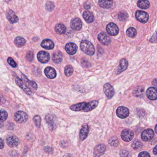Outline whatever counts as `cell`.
Wrapping results in <instances>:
<instances>
[{
  "instance_id": "6da1fadb",
  "label": "cell",
  "mask_w": 157,
  "mask_h": 157,
  "mask_svg": "<svg viewBox=\"0 0 157 157\" xmlns=\"http://www.w3.org/2000/svg\"><path fill=\"white\" fill-rule=\"evenodd\" d=\"M80 48L81 51L89 56H92L94 54L95 49L93 44L89 41L83 40L80 43Z\"/></svg>"
},
{
  "instance_id": "7a4b0ae2",
  "label": "cell",
  "mask_w": 157,
  "mask_h": 157,
  "mask_svg": "<svg viewBox=\"0 0 157 157\" xmlns=\"http://www.w3.org/2000/svg\"><path fill=\"white\" fill-rule=\"evenodd\" d=\"M106 146L104 144H99L95 147L93 150V157H101L104 154Z\"/></svg>"
},
{
  "instance_id": "3957f363",
  "label": "cell",
  "mask_w": 157,
  "mask_h": 157,
  "mask_svg": "<svg viewBox=\"0 0 157 157\" xmlns=\"http://www.w3.org/2000/svg\"><path fill=\"white\" fill-rule=\"evenodd\" d=\"M14 120L18 123H23L28 120V116L26 112L19 111L14 115Z\"/></svg>"
},
{
  "instance_id": "277c9868",
  "label": "cell",
  "mask_w": 157,
  "mask_h": 157,
  "mask_svg": "<svg viewBox=\"0 0 157 157\" xmlns=\"http://www.w3.org/2000/svg\"><path fill=\"white\" fill-rule=\"evenodd\" d=\"M135 16L137 20L142 23H146L149 19L148 13L142 11H137Z\"/></svg>"
},
{
  "instance_id": "5b68a950",
  "label": "cell",
  "mask_w": 157,
  "mask_h": 157,
  "mask_svg": "<svg viewBox=\"0 0 157 157\" xmlns=\"http://www.w3.org/2000/svg\"><path fill=\"white\" fill-rule=\"evenodd\" d=\"M121 137L125 142H129L134 137V133L132 131L129 129H125L121 133Z\"/></svg>"
},
{
  "instance_id": "8992f818",
  "label": "cell",
  "mask_w": 157,
  "mask_h": 157,
  "mask_svg": "<svg viewBox=\"0 0 157 157\" xmlns=\"http://www.w3.org/2000/svg\"><path fill=\"white\" fill-rule=\"evenodd\" d=\"M98 40L102 44L104 45H108L110 43L111 38L107 34L104 32H102L98 35Z\"/></svg>"
},
{
  "instance_id": "52a82bcc",
  "label": "cell",
  "mask_w": 157,
  "mask_h": 157,
  "mask_svg": "<svg viewBox=\"0 0 157 157\" xmlns=\"http://www.w3.org/2000/svg\"><path fill=\"white\" fill-rule=\"evenodd\" d=\"M37 59L38 61L41 63L46 64L50 60V54L47 52L40 51L37 54Z\"/></svg>"
},
{
  "instance_id": "ba28073f",
  "label": "cell",
  "mask_w": 157,
  "mask_h": 157,
  "mask_svg": "<svg viewBox=\"0 0 157 157\" xmlns=\"http://www.w3.org/2000/svg\"><path fill=\"white\" fill-rule=\"evenodd\" d=\"M106 30L109 35L112 36H116L119 31L117 26L113 23H110L107 26Z\"/></svg>"
},
{
  "instance_id": "9c48e42d",
  "label": "cell",
  "mask_w": 157,
  "mask_h": 157,
  "mask_svg": "<svg viewBox=\"0 0 157 157\" xmlns=\"http://www.w3.org/2000/svg\"><path fill=\"white\" fill-rule=\"evenodd\" d=\"M116 114L118 117L120 119H125L129 115V110L125 107H120L117 110Z\"/></svg>"
},
{
  "instance_id": "30bf717a",
  "label": "cell",
  "mask_w": 157,
  "mask_h": 157,
  "mask_svg": "<svg viewBox=\"0 0 157 157\" xmlns=\"http://www.w3.org/2000/svg\"><path fill=\"white\" fill-rule=\"evenodd\" d=\"M15 82L28 95H31L32 94L31 90L29 89V87L26 84V83L23 82L18 77H17L15 79Z\"/></svg>"
},
{
  "instance_id": "8fae6325",
  "label": "cell",
  "mask_w": 157,
  "mask_h": 157,
  "mask_svg": "<svg viewBox=\"0 0 157 157\" xmlns=\"http://www.w3.org/2000/svg\"><path fill=\"white\" fill-rule=\"evenodd\" d=\"M104 91L107 97L109 99H112L115 95V90L109 83H106L104 85Z\"/></svg>"
},
{
  "instance_id": "7c38bea8",
  "label": "cell",
  "mask_w": 157,
  "mask_h": 157,
  "mask_svg": "<svg viewBox=\"0 0 157 157\" xmlns=\"http://www.w3.org/2000/svg\"><path fill=\"white\" fill-rule=\"evenodd\" d=\"M89 132V127L87 124H85L82 126L79 133V138L81 141L85 140Z\"/></svg>"
},
{
  "instance_id": "4fadbf2b",
  "label": "cell",
  "mask_w": 157,
  "mask_h": 157,
  "mask_svg": "<svg viewBox=\"0 0 157 157\" xmlns=\"http://www.w3.org/2000/svg\"><path fill=\"white\" fill-rule=\"evenodd\" d=\"M6 15L7 20L12 24L16 23L18 21V18L17 16L16 15L15 12L11 9H9L7 11Z\"/></svg>"
},
{
  "instance_id": "5bb4252c",
  "label": "cell",
  "mask_w": 157,
  "mask_h": 157,
  "mask_svg": "<svg viewBox=\"0 0 157 157\" xmlns=\"http://www.w3.org/2000/svg\"><path fill=\"white\" fill-rule=\"evenodd\" d=\"M154 133L153 130L148 129L143 131L142 134V138L145 142L149 141L154 137Z\"/></svg>"
},
{
  "instance_id": "9a60e30c",
  "label": "cell",
  "mask_w": 157,
  "mask_h": 157,
  "mask_svg": "<svg viewBox=\"0 0 157 157\" xmlns=\"http://www.w3.org/2000/svg\"><path fill=\"white\" fill-rule=\"evenodd\" d=\"M146 96L151 100H155L157 99V89L155 87H151L148 88L146 91Z\"/></svg>"
},
{
  "instance_id": "2e32d148",
  "label": "cell",
  "mask_w": 157,
  "mask_h": 157,
  "mask_svg": "<svg viewBox=\"0 0 157 157\" xmlns=\"http://www.w3.org/2000/svg\"><path fill=\"white\" fill-rule=\"evenodd\" d=\"M70 26L74 31H79L82 26V23L80 18H74L72 19L70 23Z\"/></svg>"
},
{
  "instance_id": "e0dca14e",
  "label": "cell",
  "mask_w": 157,
  "mask_h": 157,
  "mask_svg": "<svg viewBox=\"0 0 157 157\" xmlns=\"http://www.w3.org/2000/svg\"><path fill=\"white\" fill-rule=\"evenodd\" d=\"M6 142L7 145L11 148H15L17 147L19 143L18 138L14 136H11L7 137Z\"/></svg>"
},
{
  "instance_id": "ac0fdd59",
  "label": "cell",
  "mask_w": 157,
  "mask_h": 157,
  "mask_svg": "<svg viewBox=\"0 0 157 157\" xmlns=\"http://www.w3.org/2000/svg\"><path fill=\"white\" fill-rule=\"evenodd\" d=\"M65 49L66 52L69 55H74L77 52L78 47L74 43H69L66 44Z\"/></svg>"
},
{
  "instance_id": "d6986e66",
  "label": "cell",
  "mask_w": 157,
  "mask_h": 157,
  "mask_svg": "<svg viewBox=\"0 0 157 157\" xmlns=\"http://www.w3.org/2000/svg\"><path fill=\"white\" fill-rule=\"evenodd\" d=\"M44 73L46 76L51 79H54L57 76L56 70L51 67H47L44 70Z\"/></svg>"
},
{
  "instance_id": "ffe728a7",
  "label": "cell",
  "mask_w": 157,
  "mask_h": 157,
  "mask_svg": "<svg viewBox=\"0 0 157 157\" xmlns=\"http://www.w3.org/2000/svg\"><path fill=\"white\" fill-rule=\"evenodd\" d=\"M41 46L47 50H52L54 47V44L52 40L47 39L42 42Z\"/></svg>"
},
{
  "instance_id": "44dd1931",
  "label": "cell",
  "mask_w": 157,
  "mask_h": 157,
  "mask_svg": "<svg viewBox=\"0 0 157 157\" xmlns=\"http://www.w3.org/2000/svg\"><path fill=\"white\" fill-rule=\"evenodd\" d=\"M46 120L47 124L52 130H54L56 128V125L55 124V119L52 115H47L46 116Z\"/></svg>"
},
{
  "instance_id": "7402d4cb",
  "label": "cell",
  "mask_w": 157,
  "mask_h": 157,
  "mask_svg": "<svg viewBox=\"0 0 157 157\" xmlns=\"http://www.w3.org/2000/svg\"><path fill=\"white\" fill-rule=\"evenodd\" d=\"M99 104V102L97 101H92L91 102L86 104L85 108L83 110V111L85 112L91 111L94 109H95Z\"/></svg>"
},
{
  "instance_id": "603a6c76",
  "label": "cell",
  "mask_w": 157,
  "mask_h": 157,
  "mask_svg": "<svg viewBox=\"0 0 157 157\" xmlns=\"http://www.w3.org/2000/svg\"><path fill=\"white\" fill-rule=\"evenodd\" d=\"M63 54L59 51H56L53 54V60L57 64H60L63 60Z\"/></svg>"
},
{
  "instance_id": "cb8c5ba5",
  "label": "cell",
  "mask_w": 157,
  "mask_h": 157,
  "mask_svg": "<svg viewBox=\"0 0 157 157\" xmlns=\"http://www.w3.org/2000/svg\"><path fill=\"white\" fill-rule=\"evenodd\" d=\"M128 63L126 59H122L120 61V66L117 70V74H119L126 70L128 67Z\"/></svg>"
},
{
  "instance_id": "d4e9b609",
  "label": "cell",
  "mask_w": 157,
  "mask_h": 157,
  "mask_svg": "<svg viewBox=\"0 0 157 157\" xmlns=\"http://www.w3.org/2000/svg\"><path fill=\"white\" fill-rule=\"evenodd\" d=\"M99 3L101 7L108 9L112 7L113 1L112 0H99Z\"/></svg>"
},
{
  "instance_id": "484cf974",
  "label": "cell",
  "mask_w": 157,
  "mask_h": 157,
  "mask_svg": "<svg viewBox=\"0 0 157 157\" xmlns=\"http://www.w3.org/2000/svg\"><path fill=\"white\" fill-rule=\"evenodd\" d=\"M86 104L87 103L86 102H83L73 105L70 107V110H72V111H83V110L85 108Z\"/></svg>"
},
{
  "instance_id": "4316f807",
  "label": "cell",
  "mask_w": 157,
  "mask_h": 157,
  "mask_svg": "<svg viewBox=\"0 0 157 157\" xmlns=\"http://www.w3.org/2000/svg\"><path fill=\"white\" fill-rule=\"evenodd\" d=\"M83 18L88 23L93 22L94 20V18L93 13L89 11H85L83 14Z\"/></svg>"
},
{
  "instance_id": "83f0119b",
  "label": "cell",
  "mask_w": 157,
  "mask_h": 157,
  "mask_svg": "<svg viewBox=\"0 0 157 157\" xmlns=\"http://www.w3.org/2000/svg\"><path fill=\"white\" fill-rule=\"evenodd\" d=\"M21 77L22 78L23 80L25 82V83L27 84L28 85L31 86L32 88H33L34 89H37L38 86L37 85L35 81H32V80H29L28 79L27 77L23 74H22Z\"/></svg>"
},
{
  "instance_id": "f1b7e54d",
  "label": "cell",
  "mask_w": 157,
  "mask_h": 157,
  "mask_svg": "<svg viewBox=\"0 0 157 157\" xmlns=\"http://www.w3.org/2000/svg\"><path fill=\"white\" fill-rule=\"evenodd\" d=\"M55 30L56 32L58 34L63 35V34H64L66 32V27L64 24L59 23L55 26Z\"/></svg>"
},
{
  "instance_id": "f546056e",
  "label": "cell",
  "mask_w": 157,
  "mask_h": 157,
  "mask_svg": "<svg viewBox=\"0 0 157 157\" xmlns=\"http://www.w3.org/2000/svg\"><path fill=\"white\" fill-rule=\"evenodd\" d=\"M14 42L17 47H21L25 45L26 41L22 37H18L15 39Z\"/></svg>"
},
{
  "instance_id": "4dcf8cb0",
  "label": "cell",
  "mask_w": 157,
  "mask_h": 157,
  "mask_svg": "<svg viewBox=\"0 0 157 157\" xmlns=\"http://www.w3.org/2000/svg\"><path fill=\"white\" fill-rule=\"evenodd\" d=\"M137 6L141 9H147L150 7V3L148 0H139L137 2Z\"/></svg>"
},
{
  "instance_id": "1f68e13d",
  "label": "cell",
  "mask_w": 157,
  "mask_h": 157,
  "mask_svg": "<svg viewBox=\"0 0 157 157\" xmlns=\"http://www.w3.org/2000/svg\"><path fill=\"white\" fill-rule=\"evenodd\" d=\"M144 91V88L142 86H137L134 89L133 94L136 97H140L143 94Z\"/></svg>"
},
{
  "instance_id": "d6a6232c",
  "label": "cell",
  "mask_w": 157,
  "mask_h": 157,
  "mask_svg": "<svg viewBox=\"0 0 157 157\" xmlns=\"http://www.w3.org/2000/svg\"><path fill=\"white\" fill-rule=\"evenodd\" d=\"M108 143L110 146L112 147H117L119 146V141L116 137H112L109 139Z\"/></svg>"
},
{
  "instance_id": "836d02e7",
  "label": "cell",
  "mask_w": 157,
  "mask_h": 157,
  "mask_svg": "<svg viewBox=\"0 0 157 157\" xmlns=\"http://www.w3.org/2000/svg\"><path fill=\"white\" fill-rule=\"evenodd\" d=\"M131 147L134 150H139L142 148V144L140 140H135L132 143Z\"/></svg>"
},
{
  "instance_id": "e575fe53",
  "label": "cell",
  "mask_w": 157,
  "mask_h": 157,
  "mask_svg": "<svg viewBox=\"0 0 157 157\" xmlns=\"http://www.w3.org/2000/svg\"><path fill=\"white\" fill-rule=\"evenodd\" d=\"M137 30L134 28L130 27L127 29L126 34L128 37L131 38H134L137 35Z\"/></svg>"
},
{
  "instance_id": "d590c367",
  "label": "cell",
  "mask_w": 157,
  "mask_h": 157,
  "mask_svg": "<svg viewBox=\"0 0 157 157\" xmlns=\"http://www.w3.org/2000/svg\"><path fill=\"white\" fill-rule=\"evenodd\" d=\"M74 69L71 65H67L64 69V73L67 77H70L73 74Z\"/></svg>"
},
{
  "instance_id": "8d00e7d4",
  "label": "cell",
  "mask_w": 157,
  "mask_h": 157,
  "mask_svg": "<svg viewBox=\"0 0 157 157\" xmlns=\"http://www.w3.org/2000/svg\"><path fill=\"white\" fill-rule=\"evenodd\" d=\"M33 120L37 128H40L41 126V123H42V119H41V116L38 115H37L34 117Z\"/></svg>"
},
{
  "instance_id": "74e56055",
  "label": "cell",
  "mask_w": 157,
  "mask_h": 157,
  "mask_svg": "<svg viewBox=\"0 0 157 157\" xmlns=\"http://www.w3.org/2000/svg\"><path fill=\"white\" fill-rule=\"evenodd\" d=\"M128 14L125 11H121L118 14V18L120 21H125L128 18Z\"/></svg>"
},
{
  "instance_id": "f35d334b",
  "label": "cell",
  "mask_w": 157,
  "mask_h": 157,
  "mask_svg": "<svg viewBox=\"0 0 157 157\" xmlns=\"http://www.w3.org/2000/svg\"><path fill=\"white\" fill-rule=\"evenodd\" d=\"M8 117V114L7 112L5 110H1L0 112V120L5 121Z\"/></svg>"
},
{
  "instance_id": "ab89813d",
  "label": "cell",
  "mask_w": 157,
  "mask_h": 157,
  "mask_svg": "<svg viewBox=\"0 0 157 157\" xmlns=\"http://www.w3.org/2000/svg\"><path fill=\"white\" fill-rule=\"evenodd\" d=\"M120 157H130L131 154L128 150L123 149L120 151Z\"/></svg>"
},
{
  "instance_id": "60d3db41",
  "label": "cell",
  "mask_w": 157,
  "mask_h": 157,
  "mask_svg": "<svg viewBox=\"0 0 157 157\" xmlns=\"http://www.w3.org/2000/svg\"><path fill=\"white\" fill-rule=\"evenodd\" d=\"M46 9L48 11H52L55 8V5L53 2L51 1H48L46 5Z\"/></svg>"
},
{
  "instance_id": "b9f144b4",
  "label": "cell",
  "mask_w": 157,
  "mask_h": 157,
  "mask_svg": "<svg viewBox=\"0 0 157 157\" xmlns=\"http://www.w3.org/2000/svg\"><path fill=\"white\" fill-rule=\"evenodd\" d=\"M34 57V53L31 51H29L27 54L26 58L27 61H29V62H31L33 60Z\"/></svg>"
},
{
  "instance_id": "7bdbcfd3",
  "label": "cell",
  "mask_w": 157,
  "mask_h": 157,
  "mask_svg": "<svg viewBox=\"0 0 157 157\" xmlns=\"http://www.w3.org/2000/svg\"><path fill=\"white\" fill-rule=\"evenodd\" d=\"M7 62L9 64V65H10L12 67V68H16L17 66V64L16 63L14 60H13L12 58H8L7 59Z\"/></svg>"
},
{
  "instance_id": "ee69618b",
  "label": "cell",
  "mask_w": 157,
  "mask_h": 157,
  "mask_svg": "<svg viewBox=\"0 0 157 157\" xmlns=\"http://www.w3.org/2000/svg\"><path fill=\"white\" fill-rule=\"evenodd\" d=\"M44 150L46 153H53V149L50 146H46L44 147Z\"/></svg>"
},
{
  "instance_id": "f6af8a7d",
  "label": "cell",
  "mask_w": 157,
  "mask_h": 157,
  "mask_svg": "<svg viewBox=\"0 0 157 157\" xmlns=\"http://www.w3.org/2000/svg\"><path fill=\"white\" fill-rule=\"evenodd\" d=\"M81 64L84 67H86V68L89 67L90 65L89 62H88L86 59H84L81 60Z\"/></svg>"
},
{
  "instance_id": "bcb514c9",
  "label": "cell",
  "mask_w": 157,
  "mask_h": 157,
  "mask_svg": "<svg viewBox=\"0 0 157 157\" xmlns=\"http://www.w3.org/2000/svg\"><path fill=\"white\" fill-rule=\"evenodd\" d=\"M138 157H150V155L148 153L144 151L140 153L138 155Z\"/></svg>"
},
{
  "instance_id": "7dc6e473",
  "label": "cell",
  "mask_w": 157,
  "mask_h": 157,
  "mask_svg": "<svg viewBox=\"0 0 157 157\" xmlns=\"http://www.w3.org/2000/svg\"><path fill=\"white\" fill-rule=\"evenodd\" d=\"M60 145L63 148H65L68 146V142L66 141H62L60 142Z\"/></svg>"
},
{
  "instance_id": "c3c4849f",
  "label": "cell",
  "mask_w": 157,
  "mask_h": 157,
  "mask_svg": "<svg viewBox=\"0 0 157 157\" xmlns=\"http://www.w3.org/2000/svg\"><path fill=\"white\" fill-rule=\"evenodd\" d=\"M4 142L3 139L0 138V149H2L4 148Z\"/></svg>"
},
{
  "instance_id": "681fc988",
  "label": "cell",
  "mask_w": 157,
  "mask_h": 157,
  "mask_svg": "<svg viewBox=\"0 0 157 157\" xmlns=\"http://www.w3.org/2000/svg\"><path fill=\"white\" fill-rule=\"evenodd\" d=\"M152 84L154 85V86H156L157 87V79H155L154 80L152 81Z\"/></svg>"
},
{
  "instance_id": "f907efd6",
  "label": "cell",
  "mask_w": 157,
  "mask_h": 157,
  "mask_svg": "<svg viewBox=\"0 0 157 157\" xmlns=\"http://www.w3.org/2000/svg\"><path fill=\"white\" fill-rule=\"evenodd\" d=\"M5 101V99H4V98L2 97V96L0 95V104H1V103H4V102Z\"/></svg>"
},
{
  "instance_id": "816d5d0a",
  "label": "cell",
  "mask_w": 157,
  "mask_h": 157,
  "mask_svg": "<svg viewBox=\"0 0 157 157\" xmlns=\"http://www.w3.org/2000/svg\"><path fill=\"white\" fill-rule=\"evenodd\" d=\"M153 153L155 155H157V145L154 148L153 150Z\"/></svg>"
},
{
  "instance_id": "f5cc1de1",
  "label": "cell",
  "mask_w": 157,
  "mask_h": 157,
  "mask_svg": "<svg viewBox=\"0 0 157 157\" xmlns=\"http://www.w3.org/2000/svg\"><path fill=\"white\" fill-rule=\"evenodd\" d=\"M4 125V121L0 120V128H2Z\"/></svg>"
},
{
  "instance_id": "db71d44e",
  "label": "cell",
  "mask_w": 157,
  "mask_h": 157,
  "mask_svg": "<svg viewBox=\"0 0 157 157\" xmlns=\"http://www.w3.org/2000/svg\"><path fill=\"white\" fill-rule=\"evenodd\" d=\"M64 157H74L73 156H72V155H71V154H66V155H64Z\"/></svg>"
},
{
  "instance_id": "11a10c76",
  "label": "cell",
  "mask_w": 157,
  "mask_h": 157,
  "mask_svg": "<svg viewBox=\"0 0 157 157\" xmlns=\"http://www.w3.org/2000/svg\"><path fill=\"white\" fill-rule=\"evenodd\" d=\"M12 1V0H5V1L6 2H7V3H8V2H10V1Z\"/></svg>"
},
{
  "instance_id": "9f6ffc18",
  "label": "cell",
  "mask_w": 157,
  "mask_h": 157,
  "mask_svg": "<svg viewBox=\"0 0 157 157\" xmlns=\"http://www.w3.org/2000/svg\"><path fill=\"white\" fill-rule=\"evenodd\" d=\"M155 131L156 133L157 134V125H156V127H155Z\"/></svg>"
},
{
  "instance_id": "6f0895ef",
  "label": "cell",
  "mask_w": 157,
  "mask_h": 157,
  "mask_svg": "<svg viewBox=\"0 0 157 157\" xmlns=\"http://www.w3.org/2000/svg\"><path fill=\"white\" fill-rule=\"evenodd\" d=\"M0 112H1V110H0Z\"/></svg>"
}]
</instances>
